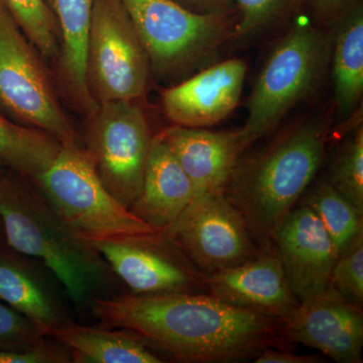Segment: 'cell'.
<instances>
[{
    "label": "cell",
    "instance_id": "obj_19",
    "mask_svg": "<svg viewBox=\"0 0 363 363\" xmlns=\"http://www.w3.org/2000/svg\"><path fill=\"white\" fill-rule=\"evenodd\" d=\"M60 32L59 71L67 92L88 116L97 111L86 76L88 37L95 0H51Z\"/></svg>",
    "mask_w": 363,
    "mask_h": 363
},
{
    "label": "cell",
    "instance_id": "obj_1",
    "mask_svg": "<svg viewBox=\"0 0 363 363\" xmlns=\"http://www.w3.org/2000/svg\"><path fill=\"white\" fill-rule=\"evenodd\" d=\"M89 308L106 326L130 332L183 362H240L285 340L279 319L208 293L104 296L93 298Z\"/></svg>",
    "mask_w": 363,
    "mask_h": 363
},
{
    "label": "cell",
    "instance_id": "obj_26",
    "mask_svg": "<svg viewBox=\"0 0 363 363\" xmlns=\"http://www.w3.org/2000/svg\"><path fill=\"white\" fill-rule=\"evenodd\" d=\"M302 0H231L238 11L236 37H247L290 13Z\"/></svg>",
    "mask_w": 363,
    "mask_h": 363
},
{
    "label": "cell",
    "instance_id": "obj_9",
    "mask_svg": "<svg viewBox=\"0 0 363 363\" xmlns=\"http://www.w3.org/2000/svg\"><path fill=\"white\" fill-rule=\"evenodd\" d=\"M86 135L88 156L107 190L130 208L140 195L152 136L131 100L98 104Z\"/></svg>",
    "mask_w": 363,
    "mask_h": 363
},
{
    "label": "cell",
    "instance_id": "obj_30",
    "mask_svg": "<svg viewBox=\"0 0 363 363\" xmlns=\"http://www.w3.org/2000/svg\"><path fill=\"white\" fill-rule=\"evenodd\" d=\"M352 2L353 0H310L317 18L326 21L337 20L342 16L354 6Z\"/></svg>",
    "mask_w": 363,
    "mask_h": 363
},
{
    "label": "cell",
    "instance_id": "obj_31",
    "mask_svg": "<svg viewBox=\"0 0 363 363\" xmlns=\"http://www.w3.org/2000/svg\"><path fill=\"white\" fill-rule=\"evenodd\" d=\"M255 363H317L320 358L315 355H300L290 351L267 348L255 358Z\"/></svg>",
    "mask_w": 363,
    "mask_h": 363
},
{
    "label": "cell",
    "instance_id": "obj_2",
    "mask_svg": "<svg viewBox=\"0 0 363 363\" xmlns=\"http://www.w3.org/2000/svg\"><path fill=\"white\" fill-rule=\"evenodd\" d=\"M330 118L310 117L281 131L262 149L240 157L223 193L259 247L310 187L323 162Z\"/></svg>",
    "mask_w": 363,
    "mask_h": 363
},
{
    "label": "cell",
    "instance_id": "obj_5",
    "mask_svg": "<svg viewBox=\"0 0 363 363\" xmlns=\"http://www.w3.org/2000/svg\"><path fill=\"white\" fill-rule=\"evenodd\" d=\"M329 47L308 21L296 23L272 50L248 101L240 128L247 147L272 133L296 105L316 89L324 75Z\"/></svg>",
    "mask_w": 363,
    "mask_h": 363
},
{
    "label": "cell",
    "instance_id": "obj_35",
    "mask_svg": "<svg viewBox=\"0 0 363 363\" xmlns=\"http://www.w3.org/2000/svg\"><path fill=\"white\" fill-rule=\"evenodd\" d=\"M2 7H7L6 0H0V9Z\"/></svg>",
    "mask_w": 363,
    "mask_h": 363
},
{
    "label": "cell",
    "instance_id": "obj_29",
    "mask_svg": "<svg viewBox=\"0 0 363 363\" xmlns=\"http://www.w3.org/2000/svg\"><path fill=\"white\" fill-rule=\"evenodd\" d=\"M45 337L21 350H0V363L74 362L73 355L65 345L56 340L51 343Z\"/></svg>",
    "mask_w": 363,
    "mask_h": 363
},
{
    "label": "cell",
    "instance_id": "obj_10",
    "mask_svg": "<svg viewBox=\"0 0 363 363\" xmlns=\"http://www.w3.org/2000/svg\"><path fill=\"white\" fill-rule=\"evenodd\" d=\"M162 233L203 274L238 266L260 250L223 192L195 196Z\"/></svg>",
    "mask_w": 363,
    "mask_h": 363
},
{
    "label": "cell",
    "instance_id": "obj_6",
    "mask_svg": "<svg viewBox=\"0 0 363 363\" xmlns=\"http://www.w3.org/2000/svg\"><path fill=\"white\" fill-rule=\"evenodd\" d=\"M119 1L160 75L189 70L234 35L230 13H197L174 0Z\"/></svg>",
    "mask_w": 363,
    "mask_h": 363
},
{
    "label": "cell",
    "instance_id": "obj_24",
    "mask_svg": "<svg viewBox=\"0 0 363 363\" xmlns=\"http://www.w3.org/2000/svg\"><path fill=\"white\" fill-rule=\"evenodd\" d=\"M7 9L30 45L47 60L58 58L60 32L56 16L44 0H6Z\"/></svg>",
    "mask_w": 363,
    "mask_h": 363
},
{
    "label": "cell",
    "instance_id": "obj_22",
    "mask_svg": "<svg viewBox=\"0 0 363 363\" xmlns=\"http://www.w3.org/2000/svg\"><path fill=\"white\" fill-rule=\"evenodd\" d=\"M61 143L49 133L14 123L0 111V162L35 181L51 166Z\"/></svg>",
    "mask_w": 363,
    "mask_h": 363
},
{
    "label": "cell",
    "instance_id": "obj_4",
    "mask_svg": "<svg viewBox=\"0 0 363 363\" xmlns=\"http://www.w3.org/2000/svg\"><path fill=\"white\" fill-rule=\"evenodd\" d=\"M33 182L86 240L157 233L107 190L79 143L61 145L51 166Z\"/></svg>",
    "mask_w": 363,
    "mask_h": 363
},
{
    "label": "cell",
    "instance_id": "obj_21",
    "mask_svg": "<svg viewBox=\"0 0 363 363\" xmlns=\"http://www.w3.org/2000/svg\"><path fill=\"white\" fill-rule=\"evenodd\" d=\"M333 77L336 109L339 116H350L363 93V11L355 4L339 18L334 40Z\"/></svg>",
    "mask_w": 363,
    "mask_h": 363
},
{
    "label": "cell",
    "instance_id": "obj_34",
    "mask_svg": "<svg viewBox=\"0 0 363 363\" xmlns=\"http://www.w3.org/2000/svg\"><path fill=\"white\" fill-rule=\"evenodd\" d=\"M4 240V231H2L1 222H0V242H2Z\"/></svg>",
    "mask_w": 363,
    "mask_h": 363
},
{
    "label": "cell",
    "instance_id": "obj_28",
    "mask_svg": "<svg viewBox=\"0 0 363 363\" xmlns=\"http://www.w3.org/2000/svg\"><path fill=\"white\" fill-rule=\"evenodd\" d=\"M44 337L30 320L0 301V350H21Z\"/></svg>",
    "mask_w": 363,
    "mask_h": 363
},
{
    "label": "cell",
    "instance_id": "obj_20",
    "mask_svg": "<svg viewBox=\"0 0 363 363\" xmlns=\"http://www.w3.org/2000/svg\"><path fill=\"white\" fill-rule=\"evenodd\" d=\"M48 337L65 345L74 362L161 363L162 358L142 339L125 330L95 328L67 320Z\"/></svg>",
    "mask_w": 363,
    "mask_h": 363
},
{
    "label": "cell",
    "instance_id": "obj_15",
    "mask_svg": "<svg viewBox=\"0 0 363 363\" xmlns=\"http://www.w3.org/2000/svg\"><path fill=\"white\" fill-rule=\"evenodd\" d=\"M247 67L230 59L205 69L162 93L164 113L174 125L201 128L223 121L240 102Z\"/></svg>",
    "mask_w": 363,
    "mask_h": 363
},
{
    "label": "cell",
    "instance_id": "obj_16",
    "mask_svg": "<svg viewBox=\"0 0 363 363\" xmlns=\"http://www.w3.org/2000/svg\"><path fill=\"white\" fill-rule=\"evenodd\" d=\"M161 135L190 179L195 196L223 192L248 149L240 128L212 131L173 125Z\"/></svg>",
    "mask_w": 363,
    "mask_h": 363
},
{
    "label": "cell",
    "instance_id": "obj_14",
    "mask_svg": "<svg viewBox=\"0 0 363 363\" xmlns=\"http://www.w3.org/2000/svg\"><path fill=\"white\" fill-rule=\"evenodd\" d=\"M203 281L213 297L267 317L281 319L300 304L272 242L247 262L204 274Z\"/></svg>",
    "mask_w": 363,
    "mask_h": 363
},
{
    "label": "cell",
    "instance_id": "obj_11",
    "mask_svg": "<svg viewBox=\"0 0 363 363\" xmlns=\"http://www.w3.org/2000/svg\"><path fill=\"white\" fill-rule=\"evenodd\" d=\"M133 294L198 293L204 274L162 231L88 240Z\"/></svg>",
    "mask_w": 363,
    "mask_h": 363
},
{
    "label": "cell",
    "instance_id": "obj_18",
    "mask_svg": "<svg viewBox=\"0 0 363 363\" xmlns=\"http://www.w3.org/2000/svg\"><path fill=\"white\" fill-rule=\"evenodd\" d=\"M35 260L0 242V301L48 336L67 319L56 290Z\"/></svg>",
    "mask_w": 363,
    "mask_h": 363
},
{
    "label": "cell",
    "instance_id": "obj_17",
    "mask_svg": "<svg viewBox=\"0 0 363 363\" xmlns=\"http://www.w3.org/2000/svg\"><path fill=\"white\" fill-rule=\"evenodd\" d=\"M190 179L161 133L152 138L143 187L130 210L162 231L171 226L194 198Z\"/></svg>",
    "mask_w": 363,
    "mask_h": 363
},
{
    "label": "cell",
    "instance_id": "obj_12",
    "mask_svg": "<svg viewBox=\"0 0 363 363\" xmlns=\"http://www.w3.org/2000/svg\"><path fill=\"white\" fill-rule=\"evenodd\" d=\"M279 321L281 335L289 342L315 348L336 362H362V307L331 286L301 302Z\"/></svg>",
    "mask_w": 363,
    "mask_h": 363
},
{
    "label": "cell",
    "instance_id": "obj_23",
    "mask_svg": "<svg viewBox=\"0 0 363 363\" xmlns=\"http://www.w3.org/2000/svg\"><path fill=\"white\" fill-rule=\"evenodd\" d=\"M303 204L311 208L322 222L338 257L363 236V211L339 193L327 179L310 189Z\"/></svg>",
    "mask_w": 363,
    "mask_h": 363
},
{
    "label": "cell",
    "instance_id": "obj_13",
    "mask_svg": "<svg viewBox=\"0 0 363 363\" xmlns=\"http://www.w3.org/2000/svg\"><path fill=\"white\" fill-rule=\"evenodd\" d=\"M272 242L298 302L314 298L329 286L338 255L311 208L296 205L272 233Z\"/></svg>",
    "mask_w": 363,
    "mask_h": 363
},
{
    "label": "cell",
    "instance_id": "obj_27",
    "mask_svg": "<svg viewBox=\"0 0 363 363\" xmlns=\"http://www.w3.org/2000/svg\"><path fill=\"white\" fill-rule=\"evenodd\" d=\"M329 286L346 300L363 305V236L336 259L332 267Z\"/></svg>",
    "mask_w": 363,
    "mask_h": 363
},
{
    "label": "cell",
    "instance_id": "obj_32",
    "mask_svg": "<svg viewBox=\"0 0 363 363\" xmlns=\"http://www.w3.org/2000/svg\"><path fill=\"white\" fill-rule=\"evenodd\" d=\"M191 11L204 13H230L231 0H174Z\"/></svg>",
    "mask_w": 363,
    "mask_h": 363
},
{
    "label": "cell",
    "instance_id": "obj_8",
    "mask_svg": "<svg viewBox=\"0 0 363 363\" xmlns=\"http://www.w3.org/2000/svg\"><path fill=\"white\" fill-rule=\"evenodd\" d=\"M149 55L119 0H95L88 37L86 76L97 104L135 100L149 83Z\"/></svg>",
    "mask_w": 363,
    "mask_h": 363
},
{
    "label": "cell",
    "instance_id": "obj_3",
    "mask_svg": "<svg viewBox=\"0 0 363 363\" xmlns=\"http://www.w3.org/2000/svg\"><path fill=\"white\" fill-rule=\"evenodd\" d=\"M4 240L14 252L38 260L78 308L104 297L111 269L60 215L35 182L9 171L0 181Z\"/></svg>",
    "mask_w": 363,
    "mask_h": 363
},
{
    "label": "cell",
    "instance_id": "obj_33",
    "mask_svg": "<svg viewBox=\"0 0 363 363\" xmlns=\"http://www.w3.org/2000/svg\"><path fill=\"white\" fill-rule=\"evenodd\" d=\"M9 171V169H7L4 164H2L1 162H0V181L4 179V177L6 175V173Z\"/></svg>",
    "mask_w": 363,
    "mask_h": 363
},
{
    "label": "cell",
    "instance_id": "obj_7",
    "mask_svg": "<svg viewBox=\"0 0 363 363\" xmlns=\"http://www.w3.org/2000/svg\"><path fill=\"white\" fill-rule=\"evenodd\" d=\"M39 55L9 9H0V111L61 145L79 143Z\"/></svg>",
    "mask_w": 363,
    "mask_h": 363
},
{
    "label": "cell",
    "instance_id": "obj_25",
    "mask_svg": "<svg viewBox=\"0 0 363 363\" xmlns=\"http://www.w3.org/2000/svg\"><path fill=\"white\" fill-rule=\"evenodd\" d=\"M329 183L363 211V128L357 124L339 145L329 176Z\"/></svg>",
    "mask_w": 363,
    "mask_h": 363
}]
</instances>
